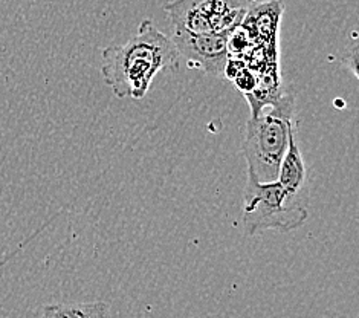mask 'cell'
<instances>
[{"label": "cell", "instance_id": "8992f818", "mask_svg": "<svg viewBox=\"0 0 359 318\" xmlns=\"http://www.w3.org/2000/svg\"><path fill=\"white\" fill-rule=\"evenodd\" d=\"M277 183L285 188L290 197H295L303 188L306 183V166L303 161V154L297 144L295 138V124L290 127L287 149L278 168Z\"/></svg>", "mask_w": 359, "mask_h": 318}, {"label": "cell", "instance_id": "6da1fadb", "mask_svg": "<svg viewBox=\"0 0 359 318\" xmlns=\"http://www.w3.org/2000/svg\"><path fill=\"white\" fill-rule=\"evenodd\" d=\"M101 57L102 79L116 98H144L161 71H176L181 65L173 40L150 19L141 22L138 34L126 45H109Z\"/></svg>", "mask_w": 359, "mask_h": 318}, {"label": "cell", "instance_id": "277c9868", "mask_svg": "<svg viewBox=\"0 0 359 318\" xmlns=\"http://www.w3.org/2000/svg\"><path fill=\"white\" fill-rule=\"evenodd\" d=\"M252 0H175L164 6L175 34H231L241 27Z\"/></svg>", "mask_w": 359, "mask_h": 318}, {"label": "cell", "instance_id": "3957f363", "mask_svg": "<svg viewBox=\"0 0 359 318\" xmlns=\"http://www.w3.org/2000/svg\"><path fill=\"white\" fill-rule=\"evenodd\" d=\"M292 199L294 197H290L277 180L259 183L254 176L248 175L242 210L245 233L257 236L268 230L289 233L303 227L309 213Z\"/></svg>", "mask_w": 359, "mask_h": 318}, {"label": "cell", "instance_id": "52a82bcc", "mask_svg": "<svg viewBox=\"0 0 359 318\" xmlns=\"http://www.w3.org/2000/svg\"><path fill=\"white\" fill-rule=\"evenodd\" d=\"M41 318H110V305L106 302L46 305Z\"/></svg>", "mask_w": 359, "mask_h": 318}, {"label": "cell", "instance_id": "7a4b0ae2", "mask_svg": "<svg viewBox=\"0 0 359 318\" xmlns=\"http://www.w3.org/2000/svg\"><path fill=\"white\" fill-rule=\"evenodd\" d=\"M294 97L281 93L277 101L248 119L242 152L248 164V175L259 183L277 180L281 159L287 149L289 131L294 126Z\"/></svg>", "mask_w": 359, "mask_h": 318}, {"label": "cell", "instance_id": "5b68a950", "mask_svg": "<svg viewBox=\"0 0 359 318\" xmlns=\"http://www.w3.org/2000/svg\"><path fill=\"white\" fill-rule=\"evenodd\" d=\"M229 36L226 32L175 34L173 43L188 63L202 67L211 77H225L229 62Z\"/></svg>", "mask_w": 359, "mask_h": 318}]
</instances>
